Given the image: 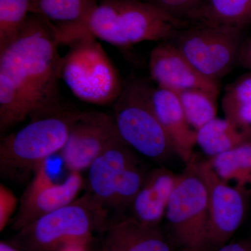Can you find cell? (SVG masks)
<instances>
[{
    "instance_id": "1",
    "label": "cell",
    "mask_w": 251,
    "mask_h": 251,
    "mask_svg": "<svg viewBox=\"0 0 251 251\" xmlns=\"http://www.w3.org/2000/svg\"><path fill=\"white\" fill-rule=\"evenodd\" d=\"M59 45L53 24L30 14L16 40L0 51V73L12 81L32 119L60 110Z\"/></svg>"
},
{
    "instance_id": "2",
    "label": "cell",
    "mask_w": 251,
    "mask_h": 251,
    "mask_svg": "<svg viewBox=\"0 0 251 251\" xmlns=\"http://www.w3.org/2000/svg\"><path fill=\"white\" fill-rule=\"evenodd\" d=\"M80 112L60 110L32 119L0 145V170L3 176L23 180L34 173L46 159L61 151Z\"/></svg>"
},
{
    "instance_id": "3",
    "label": "cell",
    "mask_w": 251,
    "mask_h": 251,
    "mask_svg": "<svg viewBox=\"0 0 251 251\" xmlns=\"http://www.w3.org/2000/svg\"><path fill=\"white\" fill-rule=\"evenodd\" d=\"M152 88L143 80L128 81L114 103L112 118L130 148L154 161H166L175 152L153 109Z\"/></svg>"
},
{
    "instance_id": "4",
    "label": "cell",
    "mask_w": 251,
    "mask_h": 251,
    "mask_svg": "<svg viewBox=\"0 0 251 251\" xmlns=\"http://www.w3.org/2000/svg\"><path fill=\"white\" fill-rule=\"evenodd\" d=\"M62 57L61 78L82 101L98 105L115 103L123 90L120 74L92 34L69 45Z\"/></svg>"
},
{
    "instance_id": "5",
    "label": "cell",
    "mask_w": 251,
    "mask_h": 251,
    "mask_svg": "<svg viewBox=\"0 0 251 251\" xmlns=\"http://www.w3.org/2000/svg\"><path fill=\"white\" fill-rule=\"evenodd\" d=\"M243 31L189 23L169 41L202 75L219 82L237 65Z\"/></svg>"
},
{
    "instance_id": "6",
    "label": "cell",
    "mask_w": 251,
    "mask_h": 251,
    "mask_svg": "<svg viewBox=\"0 0 251 251\" xmlns=\"http://www.w3.org/2000/svg\"><path fill=\"white\" fill-rule=\"evenodd\" d=\"M166 216L175 242L184 251L209 250L207 192L191 163L179 175Z\"/></svg>"
},
{
    "instance_id": "7",
    "label": "cell",
    "mask_w": 251,
    "mask_h": 251,
    "mask_svg": "<svg viewBox=\"0 0 251 251\" xmlns=\"http://www.w3.org/2000/svg\"><path fill=\"white\" fill-rule=\"evenodd\" d=\"M191 164L202 179L207 192L209 249L218 250L228 243L242 225L249 195L221 179L209 160H196Z\"/></svg>"
},
{
    "instance_id": "8",
    "label": "cell",
    "mask_w": 251,
    "mask_h": 251,
    "mask_svg": "<svg viewBox=\"0 0 251 251\" xmlns=\"http://www.w3.org/2000/svg\"><path fill=\"white\" fill-rule=\"evenodd\" d=\"M94 223L90 209L72 203L41 216L21 229V234L29 251H59L69 244L87 242Z\"/></svg>"
},
{
    "instance_id": "9",
    "label": "cell",
    "mask_w": 251,
    "mask_h": 251,
    "mask_svg": "<svg viewBox=\"0 0 251 251\" xmlns=\"http://www.w3.org/2000/svg\"><path fill=\"white\" fill-rule=\"evenodd\" d=\"M120 137L112 117L100 112H80L60 151L64 165L71 172L88 169Z\"/></svg>"
},
{
    "instance_id": "10",
    "label": "cell",
    "mask_w": 251,
    "mask_h": 251,
    "mask_svg": "<svg viewBox=\"0 0 251 251\" xmlns=\"http://www.w3.org/2000/svg\"><path fill=\"white\" fill-rule=\"evenodd\" d=\"M122 34L130 46L166 41L189 25L142 0H112Z\"/></svg>"
},
{
    "instance_id": "11",
    "label": "cell",
    "mask_w": 251,
    "mask_h": 251,
    "mask_svg": "<svg viewBox=\"0 0 251 251\" xmlns=\"http://www.w3.org/2000/svg\"><path fill=\"white\" fill-rule=\"evenodd\" d=\"M149 70L157 87L175 92L202 89L219 94V82L202 75L170 41H161L153 48Z\"/></svg>"
},
{
    "instance_id": "12",
    "label": "cell",
    "mask_w": 251,
    "mask_h": 251,
    "mask_svg": "<svg viewBox=\"0 0 251 251\" xmlns=\"http://www.w3.org/2000/svg\"><path fill=\"white\" fill-rule=\"evenodd\" d=\"M133 150L120 137L88 168L89 186L97 204L113 206L124 175L140 163Z\"/></svg>"
},
{
    "instance_id": "13",
    "label": "cell",
    "mask_w": 251,
    "mask_h": 251,
    "mask_svg": "<svg viewBox=\"0 0 251 251\" xmlns=\"http://www.w3.org/2000/svg\"><path fill=\"white\" fill-rule=\"evenodd\" d=\"M151 102L175 152L186 165L196 161V131L189 125L176 92L157 87L152 88Z\"/></svg>"
},
{
    "instance_id": "14",
    "label": "cell",
    "mask_w": 251,
    "mask_h": 251,
    "mask_svg": "<svg viewBox=\"0 0 251 251\" xmlns=\"http://www.w3.org/2000/svg\"><path fill=\"white\" fill-rule=\"evenodd\" d=\"M179 176L164 168L150 172L132 204L133 219L145 226L158 227L166 216L167 206Z\"/></svg>"
},
{
    "instance_id": "15",
    "label": "cell",
    "mask_w": 251,
    "mask_h": 251,
    "mask_svg": "<svg viewBox=\"0 0 251 251\" xmlns=\"http://www.w3.org/2000/svg\"><path fill=\"white\" fill-rule=\"evenodd\" d=\"M83 185L79 172H72L67 179L43 188L30 198L23 199L14 227L21 229L41 216L72 204Z\"/></svg>"
},
{
    "instance_id": "16",
    "label": "cell",
    "mask_w": 251,
    "mask_h": 251,
    "mask_svg": "<svg viewBox=\"0 0 251 251\" xmlns=\"http://www.w3.org/2000/svg\"><path fill=\"white\" fill-rule=\"evenodd\" d=\"M188 22L244 30L251 25V0H201Z\"/></svg>"
},
{
    "instance_id": "17",
    "label": "cell",
    "mask_w": 251,
    "mask_h": 251,
    "mask_svg": "<svg viewBox=\"0 0 251 251\" xmlns=\"http://www.w3.org/2000/svg\"><path fill=\"white\" fill-rule=\"evenodd\" d=\"M108 251H173L158 227L132 219L115 225L108 238Z\"/></svg>"
},
{
    "instance_id": "18",
    "label": "cell",
    "mask_w": 251,
    "mask_h": 251,
    "mask_svg": "<svg viewBox=\"0 0 251 251\" xmlns=\"http://www.w3.org/2000/svg\"><path fill=\"white\" fill-rule=\"evenodd\" d=\"M209 163L221 179L251 193V140L227 152L209 158Z\"/></svg>"
},
{
    "instance_id": "19",
    "label": "cell",
    "mask_w": 251,
    "mask_h": 251,
    "mask_svg": "<svg viewBox=\"0 0 251 251\" xmlns=\"http://www.w3.org/2000/svg\"><path fill=\"white\" fill-rule=\"evenodd\" d=\"M249 140L229 120L216 117L196 131V144L213 158Z\"/></svg>"
},
{
    "instance_id": "20",
    "label": "cell",
    "mask_w": 251,
    "mask_h": 251,
    "mask_svg": "<svg viewBox=\"0 0 251 251\" xmlns=\"http://www.w3.org/2000/svg\"><path fill=\"white\" fill-rule=\"evenodd\" d=\"M97 0H32L31 14L39 15L53 25L85 21Z\"/></svg>"
},
{
    "instance_id": "21",
    "label": "cell",
    "mask_w": 251,
    "mask_h": 251,
    "mask_svg": "<svg viewBox=\"0 0 251 251\" xmlns=\"http://www.w3.org/2000/svg\"><path fill=\"white\" fill-rule=\"evenodd\" d=\"M83 23L86 31L96 39L123 50L131 48L122 34L112 0L99 1Z\"/></svg>"
},
{
    "instance_id": "22",
    "label": "cell",
    "mask_w": 251,
    "mask_h": 251,
    "mask_svg": "<svg viewBox=\"0 0 251 251\" xmlns=\"http://www.w3.org/2000/svg\"><path fill=\"white\" fill-rule=\"evenodd\" d=\"M176 94L188 124L196 131L217 117L218 94L202 89H189Z\"/></svg>"
},
{
    "instance_id": "23",
    "label": "cell",
    "mask_w": 251,
    "mask_h": 251,
    "mask_svg": "<svg viewBox=\"0 0 251 251\" xmlns=\"http://www.w3.org/2000/svg\"><path fill=\"white\" fill-rule=\"evenodd\" d=\"M32 0H0V51L16 40L28 16Z\"/></svg>"
},
{
    "instance_id": "24",
    "label": "cell",
    "mask_w": 251,
    "mask_h": 251,
    "mask_svg": "<svg viewBox=\"0 0 251 251\" xmlns=\"http://www.w3.org/2000/svg\"><path fill=\"white\" fill-rule=\"evenodd\" d=\"M22 100L9 77L0 73V132L4 134L11 127L27 117Z\"/></svg>"
},
{
    "instance_id": "25",
    "label": "cell",
    "mask_w": 251,
    "mask_h": 251,
    "mask_svg": "<svg viewBox=\"0 0 251 251\" xmlns=\"http://www.w3.org/2000/svg\"><path fill=\"white\" fill-rule=\"evenodd\" d=\"M251 103V72L243 74L225 89L223 105Z\"/></svg>"
},
{
    "instance_id": "26",
    "label": "cell",
    "mask_w": 251,
    "mask_h": 251,
    "mask_svg": "<svg viewBox=\"0 0 251 251\" xmlns=\"http://www.w3.org/2000/svg\"><path fill=\"white\" fill-rule=\"evenodd\" d=\"M222 109L225 117L251 140V103L223 105Z\"/></svg>"
},
{
    "instance_id": "27",
    "label": "cell",
    "mask_w": 251,
    "mask_h": 251,
    "mask_svg": "<svg viewBox=\"0 0 251 251\" xmlns=\"http://www.w3.org/2000/svg\"><path fill=\"white\" fill-rule=\"evenodd\" d=\"M166 11L173 17L188 22L201 0H142Z\"/></svg>"
},
{
    "instance_id": "28",
    "label": "cell",
    "mask_w": 251,
    "mask_h": 251,
    "mask_svg": "<svg viewBox=\"0 0 251 251\" xmlns=\"http://www.w3.org/2000/svg\"><path fill=\"white\" fill-rule=\"evenodd\" d=\"M50 158L43 162L36 169L34 173V178L23 195V199L30 198L43 188L54 184V178L56 175L58 174L59 168H54L53 163Z\"/></svg>"
},
{
    "instance_id": "29",
    "label": "cell",
    "mask_w": 251,
    "mask_h": 251,
    "mask_svg": "<svg viewBox=\"0 0 251 251\" xmlns=\"http://www.w3.org/2000/svg\"><path fill=\"white\" fill-rule=\"evenodd\" d=\"M18 205L14 193L4 185L0 186V230L5 228Z\"/></svg>"
},
{
    "instance_id": "30",
    "label": "cell",
    "mask_w": 251,
    "mask_h": 251,
    "mask_svg": "<svg viewBox=\"0 0 251 251\" xmlns=\"http://www.w3.org/2000/svg\"><path fill=\"white\" fill-rule=\"evenodd\" d=\"M237 64L251 72V34L242 41L238 55Z\"/></svg>"
},
{
    "instance_id": "31",
    "label": "cell",
    "mask_w": 251,
    "mask_h": 251,
    "mask_svg": "<svg viewBox=\"0 0 251 251\" xmlns=\"http://www.w3.org/2000/svg\"><path fill=\"white\" fill-rule=\"evenodd\" d=\"M216 251H251V242L240 241V242L227 243Z\"/></svg>"
},
{
    "instance_id": "32",
    "label": "cell",
    "mask_w": 251,
    "mask_h": 251,
    "mask_svg": "<svg viewBox=\"0 0 251 251\" xmlns=\"http://www.w3.org/2000/svg\"><path fill=\"white\" fill-rule=\"evenodd\" d=\"M0 251H19L5 242L0 243Z\"/></svg>"
},
{
    "instance_id": "33",
    "label": "cell",
    "mask_w": 251,
    "mask_h": 251,
    "mask_svg": "<svg viewBox=\"0 0 251 251\" xmlns=\"http://www.w3.org/2000/svg\"><path fill=\"white\" fill-rule=\"evenodd\" d=\"M107 1V0H97V1L99 2V1Z\"/></svg>"
}]
</instances>
